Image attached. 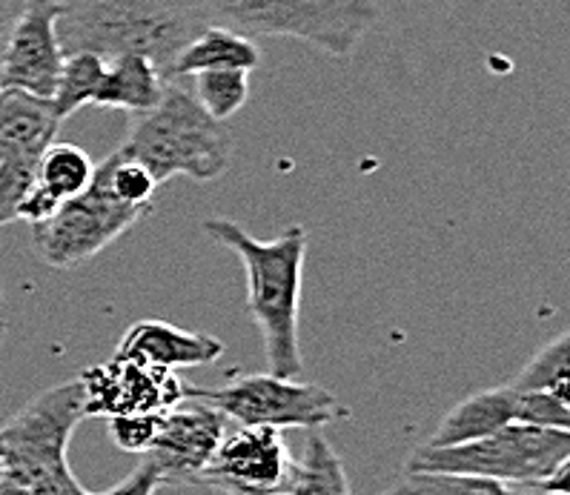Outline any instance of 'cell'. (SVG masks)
I'll list each match as a JSON object with an SVG mask.
<instances>
[{
	"label": "cell",
	"instance_id": "4fadbf2b",
	"mask_svg": "<svg viewBox=\"0 0 570 495\" xmlns=\"http://www.w3.org/2000/svg\"><path fill=\"white\" fill-rule=\"evenodd\" d=\"M115 353L138 358L149 367L181 373L218 362L224 355V344L207 333H189L167 321H138L124 333Z\"/></svg>",
	"mask_w": 570,
	"mask_h": 495
},
{
	"label": "cell",
	"instance_id": "7402d4cb",
	"mask_svg": "<svg viewBox=\"0 0 570 495\" xmlns=\"http://www.w3.org/2000/svg\"><path fill=\"white\" fill-rule=\"evenodd\" d=\"M92 181L98 187L107 189L115 201H121L124 207L147 209L153 212V198L158 184L153 181V175L141 167V164L129 161L121 152H112L95 167Z\"/></svg>",
	"mask_w": 570,
	"mask_h": 495
},
{
	"label": "cell",
	"instance_id": "5b68a950",
	"mask_svg": "<svg viewBox=\"0 0 570 495\" xmlns=\"http://www.w3.org/2000/svg\"><path fill=\"white\" fill-rule=\"evenodd\" d=\"M83 422V389L78 378L43 389L0 427V469L27 487L72 482L69 438Z\"/></svg>",
	"mask_w": 570,
	"mask_h": 495
},
{
	"label": "cell",
	"instance_id": "cb8c5ba5",
	"mask_svg": "<svg viewBox=\"0 0 570 495\" xmlns=\"http://www.w3.org/2000/svg\"><path fill=\"white\" fill-rule=\"evenodd\" d=\"M396 487L404 495H513L508 484L459 473H407Z\"/></svg>",
	"mask_w": 570,
	"mask_h": 495
},
{
	"label": "cell",
	"instance_id": "9c48e42d",
	"mask_svg": "<svg viewBox=\"0 0 570 495\" xmlns=\"http://www.w3.org/2000/svg\"><path fill=\"white\" fill-rule=\"evenodd\" d=\"M293 473L296 455L289 453L282 429L238 427L224 435L195 484L227 495H287Z\"/></svg>",
	"mask_w": 570,
	"mask_h": 495
},
{
	"label": "cell",
	"instance_id": "52a82bcc",
	"mask_svg": "<svg viewBox=\"0 0 570 495\" xmlns=\"http://www.w3.org/2000/svg\"><path fill=\"white\" fill-rule=\"evenodd\" d=\"M187 398L209 404L242 427L322 429L350 418L347 404L330 389L273 373L235 375L215 389L187 387Z\"/></svg>",
	"mask_w": 570,
	"mask_h": 495
},
{
	"label": "cell",
	"instance_id": "ba28073f",
	"mask_svg": "<svg viewBox=\"0 0 570 495\" xmlns=\"http://www.w3.org/2000/svg\"><path fill=\"white\" fill-rule=\"evenodd\" d=\"M147 215V209L124 207L92 181L87 192L61 204L49 221L32 227V247L49 267L72 269L104 253Z\"/></svg>",
	"mask_w": 570,
	"mask_h": 495
},
{
	"label": "cell",
	"instance_id": "d4e9b609",
	"mask_svg": "<svg viewBox=\"0 0 570 495\" xmlns=\"http://www.w3.org/2000/svg\"><path fill=\"white\" fill-rule=\"evenodd\" d=\"M43 155H18L0 161V227L18 221V207L32 189Z\"/></svg>",
	"mask_w": 570,
	"mask_h": 495
},
{
	"label": "cell",
	"instance_id": "7c38bea8",
	"mask_svg": "<svg viewBox=\"0 0 570 495\" xmlns=\"http://www.w3.org/2000/svg\"><path fill=\"white\" fill-rule=\"evenodd\" d=\"M227 435V418L215 407L184 398L161 415L158 438L144 458L158 467L164 484H195L213 462L215 449Z\"/></svg>",
	"mask_w": 570,
	"mask_h": 495
},
{
	"label": "cell",
	"instance_id": "ffe728a7",
	"mask_svg": "<svg viewBox=\"0 0 570 495\" xmlns=\"http://www.w3.org/2000/svg\"><path fill=\"white\" fill-rule=\"evenodd\" d=\"M104 67H107V61L92 52L67 55L61 78H58V87H55L52 101H49V107H52L58 121L63 123L67 118H72L78 109L92 103L95 92H98V83H101L104 78Z\"/></svg>",
	"mask_w": 570,
	"mask_h": 495
},
{
	"label": "cell",
	"instance_id": "4316f807",
	"mask_svg": "<svg viewBox=\"0 0 570 495\" xmlns=\"http://www.w3.org/2000/svg\"><path fill=\"white\" fill-rule=\"evenodd\" d=\"M164 413H132L109 418V438L121 453H149L158 438Z\"/></svg>",
	"mask_w": 570,
	"mask_h": 495
},
{
	"label": "cell",
	"instance_id": "d6986e66",
	"mask_svg": "<svg viewBox=\"0 0 570 495\" xmlns=\"http://www.w3.org/2000/svg\"><path fill=\"white\" fill-rule=\"evenodd\" d=\"M287 495H353L342 458L318 429H313L304 442Z\"/></svg>",
	"mask_w": 570,
	"mask_h": 495
},
{
	"label": "cell",
	"instance_id": "5bb4252c",
	"mask_svg": "<svg viewBox=\"0 0 570 495\" xmlns=\"http://www.w3.org/2000/svg\"><path fill=\"white\" fill-rule=\"evenodd\" d=\"M513 407H517V393L510 389V384L468 395L436 424L424 447H462L488 438L513 424Z\"/></svg>",
	"mask_w": 570,
	"mask_h": 495
},
{
	"label": "cell",
	"instance_id": "30bf717a",
	"mask_svg": "<svg viewBox=\"0 0 570 495\" xmlns=\"http://www.w3.org/2000/svg\"><path fill=\"white\" fill-rule=\"evenodd\" d=\"M78 382L83 389V418L167 413L187 398V384H181L178 373L149 367L118 353L83 369Z\"/></svg>",
	"mask_w": 570,
	"mask_h": 495
},
{
	"label": "cell",
	"instance_id": "8fae6325",
	"mask_svg": "<svg viewBox=\"0 0 570 495\" xmlns=\"http://www.w3.org/2000/svg\"><path fill=\"white\" fill-rule=\"evenodd\" d=\"M61 12L63 0H27L3 55L0 89H18L41 101H52L67 61L58 38Z\"/></svg>",
	"mask_w": 570,
	"mask_h": 495
},
{
	"label": "cell",
	"instance_id": "9a60e30c",
	"mask_svg": "<svg viewBox=\"0 0 570 495\" xmlns=\"http://www.w3.org/2000/svg\"><path fill=\"white\" fill-rule=\"evenodd\" d=\"M61 121L49 101L18 89H0V161L18 155H43L58 138Z\"/></svg>",
	"mask_w": 570,
	"mask_h": 495
},
{
	"label": "cell",
	"instance_id": "ac0fdd59",
	"mask_svg": "<svg viewBox=\"0 0 570 495\" xmlns=\"http://www.w3.org/2000/svg\"><path fill=\"white\" fill-rule=\"evenodd\" d=\"M92 175L95 164L81 147L55 141L49 143L41 164H38V175H35L32 187L61 207V204L87 192V187L92 184Z\"/></svg>",
	"mask_w": 570,
	"mask_h": 495
},
{
	"label": "cell",
	"instance_id": "2e32d148",
	"mask_svg": "<svg viewBox=\"0 0 570 495\" xmlns=\"http://www.w3.org/2000/svg\"><path fill=\"white\" fill-rule=\"evenodd\" d=\"M262 63V52L253 43V38L233 32L224 27H204L193 41L178 52V58L169 67L167 81H181V78H195L202 72H218V69H242L253 72Z\"/></svg>",
	"mask_w": 570,
	"mask_h": 495
},
{
	"label": "cell",
	"instance_id": "484cf974",
	"mask_svg": "<svg viewBox=\"0 0 570 495\" xmlns=\"http://www.w3.org/2000/svg\"><path fill=\"white\" fill-rule=\"evenodd\" d=\"M513 424H524V427L539 429H562V433H568V398H557V395L550 393H517Z\"/></svg>",
	"mask_w": 570,
	"mask_h": 495
},
{
	"label": "cell",
	"instance_id": "f1b7e54d",
	"mask_svg": "<svg viewBox=\"0 0 570 495\" xmlns=\"http://www.w3.org/2000/svg\"><path fill=\"white\" fill-rule=\"evenodd\" d=\"M27 0H0V72H3V55H7L9 38H12V29L21 18Z\"/></svg>",
	"mask_w": 570,
	"mask_h": 495
},
{
	"label": "cell",
	"instance_id": "6da1fadb",
	"mask_svg": "<svg viewBox=\"0 0 570 495\" xmlns=\"http://www.w3.org/2000/svg\"><path fill=\"white\" fill-rule=\"evenodd\" d=\"M204 232L242 258L247 273V309L262 333L269 373L278 378H298L304 369L298 309H302L307 229L296 224L269 241H258L242 224L229 218H207Z\"/></svg>",
	"mask_w": 570,
	"mask_h": 495
},
{
	"label": "cell",
	"instance_id": "603a6c76",
	"mask_svg": "<svg viewBox=\"0 0 570 495\" xmlns=\"http://www.w3.org/2000/svg\"><path fill=\"white\" fill-rule=\"evenodd\" d=\"M195 101L215 121H229L244 109L249 98V72L242 69H218V72L195 75Z\"/></svg>",
	"mask_w": 570,
	"mask_h": 495
},
{
	"label": "cell",
	"instance_id": "e0dca14e",
	"mask_svg": "<svg viewBox=\"0 0 570 495\" xmlns=\"http://www.w3.org/2000/svg\"><path fill=\"white\" fill-rule=\"evenodd\" d=\"M167 81L153 61L138 55H121L104 67V78L92 98V107L121 109V112L144 115L158 107Z\"/></svg>",
	"mask_w": 570,
	"mask_h": 495
},
{
	"label": "cell",
	"instance_id": "83f0119b",
	"mask_svg": "<svg viewBox=\"0 0 570 495\" xmlns=\"http://www.w3.org/2000/svg\"><path fill=\"white\" fill-rule=\"evenodd\" d=\"M158 487H164L161 473H158V467H155L149 458H141V464H138V467H135L124 482H118L115 487H109L107 493H98V495H155L158 493Z\"/></svg>",
	"mask_w": 570,
	"mask_h": 495
},
{
	"label": "cell",
	"instance_id": "44dd1931",
	"mask_svg": "<svg viewBox=\"0 0 570 495\" xmlns=\"http://www.w3.org/2000/svg\"><path fill=\"white\" fill-rule=\"evenodd\" d=\"M568 333H559L553 341L544 344L513 378L510 389L513 393H550L557 398H568Z\"/></svg>",
	"mask_w": 570,
	"mask_h": 495
},
{
	"label": "cell",
	"instance_id": "4dcf8cb0",
	"mask_svg": "<svg viewBox=\"0 0 570 495\" xmlns=\"http://www.w3.org/2000/svg\"><path fill=\"white\" fill-rule=\"evenodd\" d=\"M382 495H404V493H399V487H393V489H387V493H382Z\"/></svg>",
	"mask_w": 570,
	"mask_h": 495
},
{
	"label": "cell",
	"instance_id": "f546056e",
	"mask_svg": "<svg viewBox=\"0 0 570 495\" xmlns=\"http://www.w3.org/2000/svg\"><path fill=\"white\" fill-rule=\"evenodd\" d=\"M7 335V301H3V289H0V344Z\"/></svg>",
	"mask_w": 570,
	"mask_h": 495
},
{
	"label": "cell",
	"instance_id": "7a4b0ae2",
	"mask_svg": "<svg viewBox=\"0 0 570 495\" xmlns=\"http://www.w3.org/2000/svg\"><path fill=\"white\" fill-rule=\"evenodd\" d=\"M204 27L209 23L195 0H63L58 38L63 55L147 58L167 81L178 52Z\"/></svg>",
	"mask_w": 570,
	"mask_h": 495
},
{
	"label": "cell",
	"instance_id": "8992f818",
	"mask_svg": "<svg viewBox=\"0 0 570 495\" xmlns=\"http://www.w3.org/2000/svg\"><path fill=\"white\" fill-rule=\"evenodd\" d=\"M570 462V433L508 424L499 433L462 447H419L407 458V473H459L522 487L544 482Z\"/></svg>",
	"mask_w": 570,
	"mask_h": 495
},
{
	"label": "cell",
	"instance_id": "277c9868",
	"mask_svg": "<svg viewBox=\"0 0 570 495\" xmlns=\"http://www.w3.org/2000/svg\"><path fill=\"white\" fill-rule=\"evenodd\" d=\"M207 23L244 38H296L347 61L382 18L376 0H195Z\"/></svg>",
	"mask_w": 570,
	"mask_h": 495
},
{
	"label": "cell",
	"instance_id": "3957f363",
	"mask_svg": "<svg viewBox=\"0 0 570 495\" xmlns=\"http://www.w3.org/2000/svg\"><path fill=\"white\" fill-rule=\"evenodd\" d=\"M115 152L141 164L158 187L175 175L215 181L233 161V135L222 121L204 112L181 81H169L158 107L135 115L129 135Z\"/></svg>",
	"mask_w": 570,
	"mask_h": 495
}]
</instances>
